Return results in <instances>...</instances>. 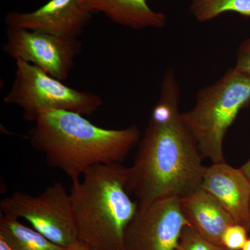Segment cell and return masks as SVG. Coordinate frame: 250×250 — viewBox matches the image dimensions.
I'll return each mask as SVG.
<instances>
[{
	"instance_id": "cell-1",
	"label": "cell",
	"mask_w": 250,
	"mask_h": 250,
	"mask_svg": "<svg viewBox=\"0 0 250 250\" xmlns=\"http://www.w3.org/2000/svg\"><path fill=\"white\" fill-rule=\"evenodd\" d=\"M180 100L175 72L167 69L134 164L126 169L128 190L139 208L167 197L182 198L201 186L204 158L182 119Z\"/></svg>"
},
{
	"instance_id": "cell-2",
	"label": "cell",
	"mask_w": 250,
	"mask_h": 250,
	"mask_svg": "<svg viewBox=\"0 0 250 250\" xmlns=\"http://www.w3.org/2000/svg\"><path fill=\"white\" fill-rule=\"evenodd\" d=\"M34 123L27 135L31 147L72 182L94 166L122 164L141 137L137 125L105 129L71 111L47 112Z\"/></svg>"
},
{
	"instance_id": "cell-3",
	"label": "cell",
	"mask_w": 250,
	"mask_h": 250,
	"mask_svg": "<svg viewBox=\"0 0 250 250\" xmlns=\"http://www.w3.org/2000/svg\"><path fill=\"white\" fill-rule=\"evenodd\" d=\"M127 167L94 166L72 181L70 195L80 241L93 250H125V231L139 210L127 188Z\"/></svg>"
},
{
	"instance_id": "cell-4",
	"label": "cell",
	"mask_w": 250,
	"mask_h": 250,
	"mask_svg": "<svg viewBox=\"0 0 250 250\" xmlns=\"http://www.w3.org/2000/svg\"><path fill=\"white\" fill-rule=\"evenodd\" d=\"M250 103V77L230 69L215 83L197 92L193 107L182 113L204 159L225 162L223 143L240 111Z\"/></svg>"
},
{
	"instance_id": "cell-5",
	"label": "cell",
	"mask_w": 250,
	"mask_h": 250,
	"mask_svg": "<svg viewBox=\"0 0 250 250\" xmlns=\"http://www.w3.org/2000/svg\"><path fill=\"white\" fill-rule=\"evenodd\" d=\"M16 63L12 86L3 100L19 106L25 121L35 123L44 113L54 111L91 116L103 106V99L98 94L67 86L29 62L19 61Z\"/></svg>"
},
{
	"instance_id": "cell-6",
	"label": "cell",
	"mask_w": 250,
	"mask_h": 250,
	"mask_svg": "<svg viewBox=\"0 0 250 250\" xmlns=\"http://www.w3.org/2000/svg\"><path fill=\"white\" fill-rule=\"evenodd\" d=\"M0 213L24 219L55 244L68 248L78 241L70 192L57 182L38 195L15 192L0 201Z\"/></svg>"
},
{
	"instance_id": "cell-7",
	"label": "cell",
	"mask_w": 250,
	"mask_h": 250,
	"mask_svg": "<svg viewBox=\"0 0 250 250\" xmlns=\"http://www.w3.org/2000/svg\"><path fill=\"white\" fill-rule=\"evenodd\" d=\"M6 36L3 50L11 58L33 64L61 81L69 77L82 50L78 38L9 27Z\"/></svg>"
},
{
	"instance_id": "cell-8",
	"label": "cell",
	"mask_w": 250,
	"mask_h": 250,
	"mask_svg": "<svg viewBox=\"0 0 250 250\" xmlns=\"http://www.w3.org/2000/svg\"><path fill=\"white\" fill-rule=\"evenodd\" d=\"M190 226L179 197L139 208L126 228L125 250H177L184 228Z\"/></svg>"
},
{
	"instance_id": "cell-9",
	"label": "cell",
	"mask_w": 250,
	"mask_h": 250,
	"mask_svg": "<svg viewBox=\"0 0 250 250\" xmlns=\"http://www.w3.org/2000/svg\"><path fill=\"white\" fill-rule=\"evenodd\" d=\"M93 16L83 8L82 0H49L30 12L7 13L4 22L9 28L78 38Z\"/></svg>"
},
{
	"instance_id": "cell-10",
	"label": "cell",
	"mask_w": 250,
	"mask_h": 250,
	"mask_svg": "<svg viewBox=\"0 0 250 250\" xmlns=\"http://www.w3.org/2000/svg\"><path fill=\"white\" fill-rule=\"evenodd\" d=\"M204 190L214 197L235 223L250 230V182L241 168L226 162L206 167L201 183Z\"/></svg>"
},
{
	"instance_id": "cell-11",
	"label": "cell",
	"mask_w": 250,
	"mask_h": 250,
	"mask_svg": "<svg viewBox=\"0 0 250 250\" xmlns=\"http://www.w3.org/2000/svg\"><path fill=\"white\" fill-rule=\"evenodd\" d=\"M179 199L190 226L206 239L223 248V233L235 222L223 206L202 187Z\"/></svg>"
},
{
	"instance_id": "cell-12",
	"label": "cell",
	"mask_w": 250,
	"mask_h": 250,
	"mask_svg": "<svg viewBox=\"0 0 250 250\" xmlns=\"http://www.w3.org/2000/svg\"><path fill=\"white\" fill-rule=\"evenodd\" d=\"M92 15L102 14L113 23L134 30L166 27L165 14L149 6L148 0H82Z\"/></svg>"
},
{
	"instance_id": "cell-13",
	"label": "cell",
	"mask_w": 250,
	"mask_h": 250,
	"mask_svg": "<svg viewBox=\"0 0 250 250\" xmlns=\"http://www.w3.org/2000/svg\"><path fill=\"white\" fill-rule=\"evenodd\" d=\"M0 235L4 236L14 250H67L55 244L34 228L20 222L19 219L0 213Z\"/></svg>"
},
{
	"instance_id": "cell-14",
	"label": "cell",
	"mask_w": 250,
	"mask_h": 250,
	"mask_svg": "<svg viewBox=\"0 0 250 250\" xmlns=\"http://www.w3.org/2000/svg\"><path fill=\"white\" fill-rule=\"evenodd\" d=\"M190 12L197 22L202 23L226 13L250 17V0H191Z\"/></svg>"
},
{
	"instance_id": "cell-15",
	"label": "cell",
	"mask_w": 250,
	"mask_h": 250,
	"mask_svg": "<svg viewBox=\"0 0 250 250\" xmlns=\"http://www.w3.org/2000/svg\"><path fill=\"white\" fill-rule=\"evenodd\" d=\"M177 250H226L202 236L191 226L184 228Z\"/></svg>"
},
{
	"instance_id": "cell-16",
	"label": "cell",
	"mask_w": 250,
	"mask_h": 250,
	"mask_svg": "<svg viewBox=\"0 0 250 250\" xmlns=\"http://www.w3.org/2000/svg\"><path fill=\"white\" fill-rule=\"evenodd\" d=\"M248 230L239 224L229 226L223 233L222 245L226 250H242L248 241Z\"/></svg>"
},
{
	"instance_id": "cell-17",
	"label": "cell",
	"mask_w": 250,
	"mask_h": 250,
	"mask_svg": "<svg viewBox=\"0 0 250 250\" xmlns=\"http://www.w3.org/2000/svg\"><path fill=\"white\" fill-rule=\"evenodd\" d=\"M234 67L250 77V39L243 41L238 47Z\"/></svg>"
},
{
	"instance_id": "cell-18",
	"label": "cell",
	"mask_w": 250,
	"mask_h": 250,
	"mask_svg": "<svg viewBox=\"0 0 250 250\" xmlns=\"http://www.w3.org/2000/svg\"><path fill=\"white\" fill-rule=\"evenodd\" d=\"M67 250H93L88 245L85 244L83 242L78 241L69 246Z\"/></svg>"
},
{
	"instance_id": "cell-19",
	"label": "cell",
	"mask_w": 250,
	"mask_h": 250,
	"mask_svg": "<svg viewBox=\"0 0 250 250\" xmlns=\"http://www.w3.org/2000/svg\"><path fill=\"white\" fill-rule=\"evenodd\" d=\"M0 250H14L1 235H0Z\"/></svg>"
},
{
	"instance_id": "cell-20",
	"label": "cell",
	"mask_w": 250,
	"mask_h": 250,
	"mask_svg": "<svg viewBox=\"0 0 250 250\" xmlns=\"http://www.w3.org/2000/svg\"><path fill=\"white\" fill-rule=\"evenodd\" d=\"M241 169L243 171V173L246 174V177H248L250 182V159L247 161L244 165L242 166Z\"/></svg>"
},
{
	"instance_id": "cell-21",
	"label": "cell",
	"mask_w": 250,
	"mask_h": 250,
	"mask_svg": "<svg viewBox=\"0 0 250 250\" xmlns=\"http://www.w3.org/2000/svg\"><path fill=\"white\" fill-rule=\"evenodd\" d=\"M242 250H250V238H248Z\"/></svg>"
},
{
	"instance_id": "cell-22",
	"label": "cell",
	"mask_w": 250,
	"mask_h": 250,
	"mask_svg": "<svg viewBox=\"0 0 250 250\" xmlns=\"http://www.w3.org/2000/svg\"></svg>"
}]
</instances>
